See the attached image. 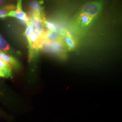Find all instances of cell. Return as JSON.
Here are the masks:
<instances>
[{
  "instance_id": "cell-1",
  "label": "cell",
  "mask_w": 122,
  "mask_h": 122,
  "mask_svg": "<svg viewBox=\"0 0 122 122\" xmlns=\"http://www.w3.org/2000/svg\"><path fill=\"white\" fill-rule=\"evenodd\" d=\"M103 2L97 0L84 5L75 16L72 22L73 28L79 34H83L100 16L103 8Z\"/></svg>"
},
{
  "instance_id": "cell-2",
  "label": "cell",
  "mask_w": 122,
  "mask_h": 122,
  "mask_svg": "<svg viewBox=\"0 0 122 122\" xmlns=\"http://www.w3.org/2000/svg\"><path fill=\"white\" fill-rule=\"evenodd\" d=\"M41 49L45 52L54 55L62 59H65L66 57V51L67 50L66 49L62 40L53 42L44 41Z\"/></svg>"
},
{
  "instance_id": "cell-3",
  "label": "cell",
  "mask_w": 122,
  "mask_h": 122,
  "mask_svg": "<svg viewBox=\"0 0 122 122\" xmlns=\"http://www.w3.org/2000/svg\"><path fill=\"white\" fill-rule=\"evenodd\" d=\"M15 10L10 11L7 14V16H11L17 18L19 21L22 24L28 25L30 23V17L27 14L23 11L22 9V0L18 1L17 6Z\"/></svg>"
},
{
  "instance_id": "cell-4",
  "label": "cell",
  "mask_w": 122,
  "mask_h": 122,
  "mask_svg": "<svg viewBox=\"0 0 122 122\" xmlns=\"http://www.w3.org/2000/svg\"><path fill=\"white\" fill-rule=\"evenodd\" d=\"M62 42L67 51H74L77 48L78 42L75 36L66 30L62 36Z\"/></svg>"
},
{
  "instance_id": "cell-5",
  "label": "cell",
  "mask_w": 122,
  "mask_h": 122,
  "mask_svg": "<svg viewBox=\"0 0 122 122\" xmlns=\"http://www.w3.org/2000/svg\"><path fill=\"white\" fill-rule=\"evenodd\" d=\"M0 58L8 63L11 68H14L15 70H18L20 67V65L17 59L11 56L5 54L2 51H0Z\"/></svg>"
},
{
  "instance_id": "cell-6",
  "label": "cell",
  "mask_w": 122,
  "mask_h": 122,
  "mask_svg": "<svg viewBox=\"0 0 122 122\" xmlns=\"http://www.w3.org/2000/svg\"><path fill=\"white\" fill-rule=\"evenodd\" d=\"M30 14L44 16L43 8L37 0H31L30 2Z\"/></svg>"
},
{
  "instance_id": "cell-7",
  "label": "cell",
  "mask_w": 122,
  "mask_h": 122,
  "mask_svg": "<svg viewBox=\"0 0 122 122\" xmlns=\"http://www.w3.org/2000/svg\"><path fill=\"white\" fill-rule=\"evenodd\" d=\"M12 68L6 62L0 58V76L6 78L12 77Z\"/></svg>"
},
{
  "instance_id": "cell-8",
  "label": "cell",
  "mask_w": 122,
  "mask_h": 122,
  "mask_svg": "<svg viewBox=\"0 0 122 122\" xmlns=\"http://www.w3.org/2000/svg\"><path fill=\"white\" fill-rule=\"evenodd\" d=\"M44 25L46 27V29L48 31L51 32H56L57 31V23H56L50 20H46L45 18L43 20Z\"/></svg>"
},
{
  "instance_id": "cell-9",
  "label": "cell",
  "mask_w": 122,
  "mask_h": 122,
  "mask_svg": "<svg viewBox=\"0 0 122 122\" xmlns=\"http://www.w3.org/2000/svg\"><path fill=\"white\" fill-rule=\"evenodd\" d=\"M0 49L6 52H9L10 50V46L1 35H0Z\"/></svg>"
},
{
  "instance_id": "cell-10",
  "label": "cell",
  "mask_w": 122,
  "mask_h": 122,
  "mask_svg": "<svg viewBox=\"0 0 122 122\" xmlns=\"http://www.w3.org/2000/svg\"><path fill=\"white\" fill-rule=\"evenodd\" d=\"M8 10H7L6 7L5 6L4 7L0 8V19L5 18L7 16V14L9 13Z\"/></svg>"
},
{
  "instance_id": "cell-11",
  "label": "cell",
  "mask_w": 122,
  "mask_h": 122,
  "mask_svg": "<svg viewBox=\"0 0 122 122\" xmlns=\"http://www.w3.org/2000/svg\"><path fill=\"white\" fill-rule=\"evenodd\" d=\"M3 2H4V0H0V6H1V5L2 4Z\"/></svg>"
}]
</instances>
